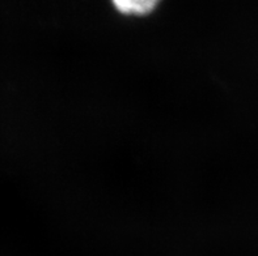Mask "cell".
I'll use <instances>...</instances> for the list:
<instances>
[{
    "label": "cell",
    "mask_w": 258,
    "mask_h": 256,
    "mask_svg": "<svg viewBox=\"0 0 258 256\" xmlns=\"http://www.w3.org/2000/svg\"><path fill=\"white\" fill-rule=\"evenodd\" d=\"M110 3L123 16L143 17L154 12L161 0H110Z\"/></svg>",
    "instance_id": "obj_1"
}]
</instances>
